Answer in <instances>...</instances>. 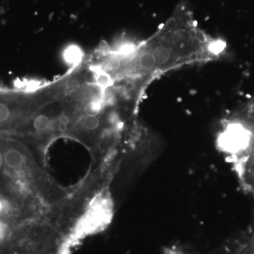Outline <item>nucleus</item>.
<instances>
[{
	"mask_svg": "<svg viewBox=\"0 0 254 254\" xmlns=\"http://www.w3.org/2000/svg\"><path fill=\"white\" fill-rule=\"evenodd\" d=\"M220 50V43L200 29L188 6L181 4L148 41L118 55L114 79L128 80L141 93L143 87L160 75L185 65L215 60Z\"/></svg>",
	"mask_w": 254,
	"mask_h": 254,
	"instance_id": "obj_1",
	"label": "nucleus"
},
{
	"mask_svg": "<svg viewBox=\"0 0 254 254\" xmlns=\"http://www.w3.org/2000/svg\"><path fill=\"white\" fill-rule=\"evenodd\" d=\"M75 130L79 134L83 136H93L96 134L101 127V119L98 115L84 114L76 120L73 124Z\"/></svg>",
	"mask_w": 254,
	"mask_h": 254,
	"instance_id": "obj_2",
	"label": "nucleus"
},
{
	"mask_svg": "<svg viewBox=\"0 0 254 254\" xmlns=\"http://www.w3.org/2000/svg\"><path fill=\"white\" fill-rule=\"evenodd\" d=\"M245 158L242 173L247 186L254 193V150Z\"/></svg>",
	"mask_w": 254,
	"mask_h": 254,
	"instance_id": "obj_3",
	"label": "nucleus"
},
{
	"mask_svg": "<svg viewBox=\"0 0 254 254\" xmlns=\"http://www.w3.org/2000/svg\"><path fill=\"white\" fill-rule=\"evenodd\" d=\"M66 60L68 63H73L76 60L79 59V51L78 48L76 47H72L66 52Z\"/></svg>",
	"mask_w": 254,
	"mask_h": 254,
	"instance_id": "obj_4",
	"label": "nucleus"
}]
</instances>
